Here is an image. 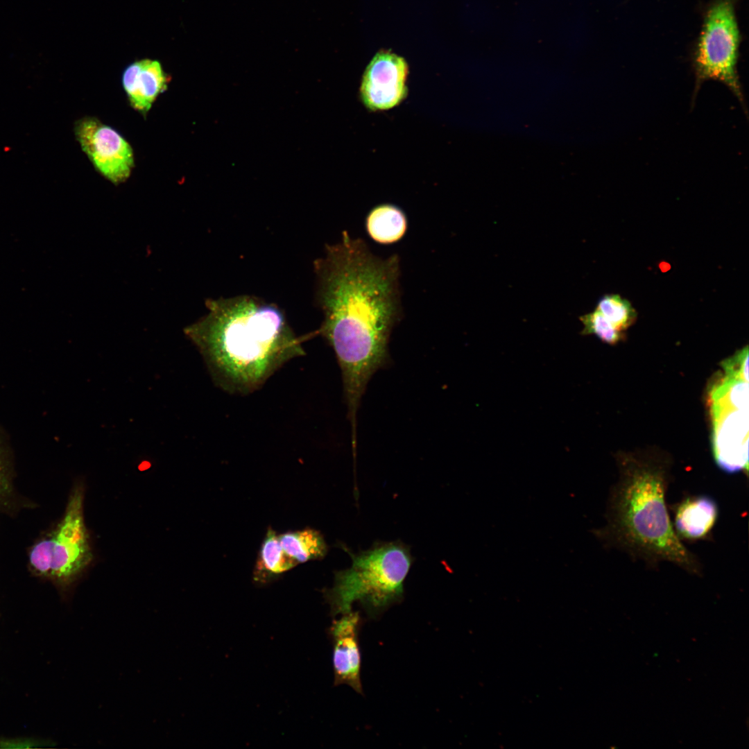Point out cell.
I'll return each instance as SVG.
<instances>
[{"instance_id": "17", "label": "cell", "mask_w": 749, "mask_h": 749, "mask_svg": "<svg viewBox=\"0 0 749 749\" xmlns=\"http://www.w3.org/2000/svg\"><path fill=\"white\" fill-rule=\"evenodd\" d=\"M583 325V335L594 334L604 343L614 345L623 338V332L615 327L602 313L594 311L579 318Z\"/></svg>"}, {"instance_id": "9", "label": "cell", "mask_w": 749, "mask_h": 749, "mask_svg": "<svg viewBox=\"0 0 749 749\" xmlns=\"http://www.w3.org/2000/svg\"><path fill=\"white\" fill-rule=\"evenodd\" d=\"M408 66L406 60L390 51H380L367 66L359 94L370 111H384L399 105L408 95Z\"/></svg>"}, {"instance_id": "12", "label": "cell", "mask_w": 749, "mask_h": 749, "mask_svg": "<svg viewBox=\"0 0 749 749\" xmlns=\"http://www.w3.org/2000/svg\"><path fill=\"white\" fill-rule=\"evenodd\" d=\"M673 511L676 535L690 542L709 538L719 515L716 501L706 494L687 496L673 506Z\"/></svg>"}, {"instance_id": "18", "label": "cell", "mask_w": 749, "mask_h": 749, "mask_svg": "<svg viewBox=\"0 0 749 749\" xmlns=\"http://www.w3.org/2000/svg\"><path fill=\"white\" fill-rule=\"evenodd\" d=\"M725 374L748 382V349L746 346L722 363Z\"/></svg>"}, {"instance_id": "11", "label": "cell", "mask_w": 749, "mask_h": 749, "mask_svg": "<svg viewBox=\"0 0 749 749\" xmlns=\"http://www.w3.org/2000/svg\"><path fill=\"white\" fill-rule=\"evenodd\" d=\"M169 82L170 77L161 63L148 58L132 62L122 74V86L130 105L144 116L166 90Z\"/></svg>"}, {"instance_id": "5", "label": "cell", "mask_w": 749, "mask_h": 749, "mask_svg": "<svg viewBox=\"0 0 749 749\" xmlns=\"http://www.w3.org/2000/svg\"><path fill=\"white\" fill-rule=\"evenodd\" d=\"M92 557L84 517V490L77 485L56 526L31 547L28 565L36 576L64 588L78 578Z\"/></svg>"}, {"instance_id": "2", "label": "cell", "mask_w": 749, "mask_h": 749, "mask_svg": "<svg viewBox=\"0 0 749 749\" xmlns=\"http://www.w3.org/2000/svg\"><path fill=\"white\" fill-rule=\"evenodd\" d=\"M208 313L184 329L214 383L232 395L261 388L283 365L305 355L284 311L254 295L209 299Z\"/></svg>"}, {"instance_id": "19", "label": "cell", "mask_w": 749, "mask_h": 749, "mask_svg": "<svg viewBox=\"0 0 749 749\" xmlns=\"http://www.w3.org/2000/svg\"><path fill=\"white\" fill-rule=\"evenodd\" d=\"M13 490L12 483L0 447V513L5 512L11 506Z\"/></svg>"}, {"instance_id": "7", "label": "cell", "mask_w": 749, "mask_h": 749, "mask_svg": "<svg viewBox=\"0 0 749 749\" xmlns=\"http://www.w3.org/2000/svg\"><path fill=\"white\" fill-rule=\"evenodd\" d=\"M74 135L95 169L114 184L125 182L135 166L133 150L115 129L94 117L75 122Z\"/></svg>"}, {"instance_id": "16", "label": "cell", "mask_w": 749, "mask_h": 749, "mask_svg": "<svg viewBox=\"0 0 749 749\" xmlns=\"http://www.w3.org/2000/svg\"><path fill=\"white\" fill-rule=\"evenodd\" d=\"M596 309L620 331L628 328L637 317L632 304L618 294L602 296L598 301Z\"/></svg>"}, {"instance_id": "1", "label": "cell", "mask_w": 749, "mask_h": 749, "mask_svg": "<svg viewBox=\"0 0 749 749\" xmlns=\"http://www.w3.org/2000/svg\"><path fill=\"white\" fill-rule=\"evenodd\" d=\"M317 331L333 349L341 370L352 429L368 381L385 363L391 331L402 317L400 260L374 255L361 238L343 231L313 262Z\"/></svg>"}, {"instance_id": "15", "label": "cell", "mask_w": 749, "mask_h": 749, "mask_svg": "<svg viewBox=\"0 0 749 749\" xmlns=\"http://www.w3.org/2000/svg\"><path fill=\"white\" fill-rule=\"evenodd\" d=\"M279 539L284 551L298 564L321 560L328 551L322 535L310 528L286 532L279 535Z\"/></svg>"}, {"instance_id": "10", "label": "cell", "mask_w": 749, "mask_h": 749, "mask_svg": "<svg viewBox=\"0 0 749 749\" xmlns=\"http://www.w3.org/2000/svg\"><path fill=\"white\" fill-rule=\"evenodd\" d=\"M361 617L350 611L334 620L329 628L333 644L335 685H347L363 694L361 679V654L359 644Z\"/></svg>"}, {"instance_id": "13", "label": "cell", "mask_w": 749, "mask_h": 749, "mask_svg": "<svg viewBox=\"0 0 749 749\" xmlns=\"http://www.w3.org/2000/svg\"><path fill=\"white\" fill-rule=\"evenodd\" d=\"M298 563L283 549L279 535L268 528L261 542L254 570L257 583H266L295 567Z\"/></svg>"}, {"instance_id": "6", "label": "cell", "mask_w": 749, "mask_h": 749, "mask_svg": "<svg viewBox=\"0 0 749 749\" xmlns=\"http://www.w3.org/2000/svg\"><path fill=\"white\" fill-rule=\"evenodd\" d=\"M739 31L732 0H718L708 9L694 55L695 93L713 79L724 83L743 105L737 64Z\"/></svg>"}, {"instance_id": "4", "label": "cell", "mask_w": 749, "mask_h": 749, "mask_svg": "<svg viewBox=\"0 0 749 749\" xmlns=\"http://www.w3.org/2000/svg\"><path fill=\"white\" fill-rule=\"evenodd\" d=\"M341 547L352 559L350 568L334 573V583L324 592L332 614L352 611L358 602L370 617L382 613L404 598V583L413 562L410 546L400 540L375 542L354 553Z\"/></svg>"}, {"instance_id": "14", "label": "cell", "mask_w": 749, "mask_h": 749, "mask_svg": "<svg viewBox=\"0 0 749 749\" xmlns=\"http://www.w3.org/2000/svg\"><path fill=\"white\" fill-rule=\"evenodd\" d=\"M368 234L376 242L390 244L402 239L407 229V218L398 207L383 204L374 207L365 220Z\"/></svg>"}, {"instance_id": "8", "label": "cell", "mask_w": 749, "mask_h": 749, "mask_svg": "<svg viewBox=\"0 0 749 749\" xmlns=\"http://www.w3.org/2000/svg\"><path fill=\"white\" fill-rule=\"evenodd\" d=\"M712 451L716 464L727 473L748 470V409L711 402Z\"/></svg>"}, {"instance_id": "3", "label": "cell", "mask_w": 749, "mask_h": 749, "mask_svg": "<svg viewBox=\"0 0 749 749\" xmlns=\"http://www.w3.org/2000/svg\"><path fill=\"white\" fill-rule=\"evenodd\" d=\"M608 499L606 524L596 533L610 548L655 569L664 562L700 577L699 558L676 535L666 504L669 476L662 465L626 460Z\"/></svg>"}]
</instances>
